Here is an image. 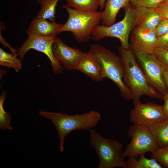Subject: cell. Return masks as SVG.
<instances>
[{
  "mask_svg": "<svg viewBox=\"0 0 168 168\" xmlns=\"http://www.w3.org/2000/svg\"><path fill=\"white\" fill-rule=\"evenodd\" d=\"M52 49L56 59L68 70H75L84 53L78 49L68 46L57 36L53 44Z\"/></svg>",
  "mask_w": 168,
  "mask_h": 168,
  "instance_id": "obj_12",
  "label": "cell"
},
{
  "mask_svg": "<svg viewBox=\"0 0 168 168\" xmlns=\"http://www.w3.org/2000/svg\"><path fill=\"white\" fill-rule=\"evenodd\" d=\"M168 0H130L134 7H144L156 9Z\"/></svg>",
  "mask_w": 168,
  "mask_h": 168,
  "instance_id": "obj_23",
  "label": "cell"
},
{
  "mask_svg": "<svg viewBox=\"0 0 168 168\" xmlns=\"http://www.w3.org/2000/svg\"><path fill=\"white\" fill-rule=\"evenodd\" d=\"M131 122L145 126L164 121L167 118L163 105L152 102L140 103L130 112Z\"/></svg>",
  "mask_w": 168,
  "mask_h": 168,
  "instance_id": "obj_10",
  "label": "cell"
},
{
  "mask_svg": "<svg viewBox=\"0 0 168 168\" xmlns=\"http://www.w3.org/2000/svg\"><path fill=\"white\" fill-rule=\"evenodd\" d=\"M146 127L159 147L168 146V119Z\"/></svg>",
  "mask_w": 168,
  "mask_h": 168,
  "instance_id": "obj_17",
  "label": "cell"
},
{
  "mask_svg": "<svg viewBox=\"0 0 168 168\" xmlns=\"http://www.w3.org/2000/svg\"><path fill=\"white\" fill-rule=\"evenodd\" d=\"M131 138L124 152V157L137 158L159 147L147 127L135 124L130 126L127 132Z\"/></svg>",
  "mask_w": 168,
  "mask_h": 168,
  "instance_id": "obj_7",
  "label": "cell"
},
{
  "mask_svg": "<svg viewBox=\"0 0 168 168\" xmlns=\"http://www.w3.org/2000/svg\"><path fill=\"white\" fill-rule=\"evenodd\" d=\"M75 70L80 71L96 82H99L105 78L100 63L90 50L84 52Z\"/></svg>",
  "mask_w": 168,
  "mask_h": 168,
  "instance_id": "obj_13",
  "label": "cell"
},
{
  "mask_svg": "<svg viewBox=\"0 0 168 168\" xmlns=\"http://www.w3.org/2000/svg\"><path fill=\"white\" fill-rule=\"evenodd\" d=\"M133 12L135 27L154 30L162 19L154 8L134 7Z\"/></svg>",
  "mask_w": 168,
  "mask_h": 168,
  "instance_id": "obj_14",
  "label": "cell"
},
{
  "mask_svg": "<svg viewBox=\"0 0 168 168\" xmlns=\"http://www.w3.org/2000/svg\"><path fill=\"white\" fill-rule=\"evenodd\" d=\"M151 153L150 158L155 160L162 167L168 168V146L159 147Z\"/></svg>",
  "mask_w": 168,
  "mask_h": 168,
  "instance_id": "obj_22",
  "label": "cell"
},
{
  "mask_svg": "<svg viewBox=\"0 0 168 168\" xmlns=\"http://www.w3.org/2000/svg\"><path fill=\"white\" fill-rule=\"evenodd\" d=\"M156 9L162 19L168 20V1L162 4Z\"/></svg>",
  "mask_w": 168,
  "mask_h": 168,
  "instance_id": "obj_27",
  "label": "cell"
},
{
  "mask_svg": "<svg viewBox=\"0 0 168 168\" xmlns=\"http://www.w3.org/2000/svg\"><path fill=\"white\" fill-rule=\"evenodd\" d=\"M163 100L164 101L163 105L165 113L167 119H168V92L163 96Z\"/></svg>",
  "mask_w": 168,
  "mask_h": 168,
  "instance_id": "obj_30",
  "label": "cell"
},
{
  "mask_svg": "<svg viewBox=\"0 0 168 168\" xmlns=\"http://www.w3.org/2000/svg\"><path fill=\"white\" fill-rule=\"evenodd\" d=\"M118 49L124 66L123 81L131 92L134 106L141 102L140 98L143 95L163 100V96L147 82L132 49L121 46Z\"/></svg>",
  "mask_w": 168,
  "mask_h": 168,
  "instance_id": "obj_1",
  "label": "cell"
},
{
  "mask_svg": "<svg viewBox=\"0 0 168 168\" xmlns=\"http://www.w3.org/2000/svg\"><path fill=\"white\" fill-rule=\"evenodd\" d=\"M90 50L100 63L104 78H109L117 85L124 99L127 100H132L131 92L123 81L124 68L120 57L99 44H92Z\"/></svg>",
  "mask_w": 168,
  "mask_h": 168,
  "instance_id": "obj_4",
  "label": "cell"
},
{
  "mask_svg": "<svg viewBox=\"0 0 168 168\" xmlns=\"http://www.w3.org/2000/svg\"><path fill=\"white\" fill-rule=\"evenodd\" d=\"M6 96V92L3 91L0 97V129L3 131L6 129L12 130L13 128L11 126L10 122L12 120V115L10 113L5 111L3 106Z\"/></svg>",
  "mask_w": 168,
  "mask_h": 168,
  "instance_id": "obj_21",
  "label": "cell"
},
{
  "mask_svg": "<svg viewBox=\"0 0 168 168\" xmlns=\"http://www.w3.org/2000/svg\"><path fill=\"white\" fill-rule=\"evenodd\" d=\"M166 71H168V49L156 48L152 54Z\"/></svg>",
  "mask_w": 168,
  "mask_h": 168,
  "instance_id": "obj_24",
  "label": "cell"
},
{
  "mask_svg": "<svg viewBox=\"0 0 168 168\" xmlns=\"http://www.w3.org/2000/svg\"><path fill=\"white\" fill-rule=\"evenodd\" d=\"M158 47L168 49V32L157 37V48Z\"/></svg>",
  "mask_w": 168,
  "mask_h": 168,
  "instance_id": "obj_29",
  "label": "cell"
},
{
  "mask_svg": "<svg viewBox=\"0 0 168 168\" xmlns=\"http://www.w3.org/2000/svg\"><path fill=\"white\" fill-rule=\"evenodd\" d=\"M28 35L27 39L17 50L20 59L22 60L29 50L34 49L44 53L47 56L50 60L54 74H62L63 68L56 59L52 49V45L56 35L45 37Z\"/></svg>",
  "mask_w": 168,
  "mask_h": 168,
  "instance_id": "obj_9",
  "label": "cell"
},
{
  "mask_svg": "<svg viewBox=\"0 0 168 168\" xmlns=\"http://www.w3.org/2000/svg\"><path fill=\"white\" fill-rule=\"evenodd\" d=\"M133 9L130 5L124 9L125 15L123 20L110 26H96L91 33V38L97 41L106 37L116 38L119 40L121 46L128 48L129 35L135 27Z\"/></svg>",
  "mask_w": 168,
  "mask_h": 168,
  "instance_id": "obj_6",
  "label": "cell"
},
{
  "mask_svg": "<svg viewBox=\"0 0 168 168\" xmlns=\"http://www.w3.org/2000/svg\"><path fill=\"white\" fill-rule=\"evenodd\" d=\"M133 51L149 85L163 96L168 92L163 78L164 68L153 54Z\"/></svg>",
  "mask_w": 168,
  "mask_h": 168,
  "instance_id": "obj_8",
  "label": "cell"
},
{
  "mask_svg": "<svg viewBox=\"0 0 168 168\" xmlns=\"http://www.w3.org/2000/svg\"><path fill=\"white\" fill-rule=\"evenodd\" d=\"M154 31L157 37L167 33L168 32V20L162 19L154 29Z\"/></svg>",
  "mask_w": 168,
  "mask_h": 168,
  "instance_id": "obj_26",
  "label": "cell"
},
{
  "mask_svg": "<svg viewBox=\"0 0 168 168\" xmlns=\"http://www.w3.org/2000/svg\"><path fill=\"white\" fill-rule=\"evenodd\" d=\"M63 7L67 10L68 18L58 33L64 31L71 32L79 43L89 40L92 31L101 21L102 12L81 11L65 5H63Z\"/></svg>",
  "mask_w": 168,
  "mask_h": 168,
  "instance_id": "obj_5",
  "label": "cell"
},
{
  "mask_svg": "<svg viewBox=\"0 0 168 168\" xmlns=\"http://www.w3.org/2000/svg\"><path fill=\"white\" fill-rule=\"evenodd\" d=\"M106 0H99L100 7L101 10H103L105 7V3Z\"/></svg>",
  "mask_w": 168,
  "mask_h": 168,
  "instance_id": "obj_32",
  "label": "cell"
},
{
  "mask_svg": "<svg viewBox=\"0 0 168 168\" xmlns=\"http://www.w3.org/2000/svg\"><path fill=\"white\" fill-rule=\"evenodd\" d=\"M17 55L8 53L0 48V65L19 71L22 69L21 60Z\"/></svg>",
  "mask_w": 168,
  "mask_h": 168,
  "instance_id": "obj_20",
  "label": "cell"
},
{
  "mask_svg": "<svg viewBox=\"0 0 168 168\" xmlns=\"http://www.w3.org/2000/svg\"><path fill=\"white\" fill-rule=\"evenodd\" d=\"M59 0H38L41 8L36 16L53 21L55 18L56 7Z\"/></svg>",
  "mask_w": 168,
  "mask_h": 168,
  "instance_id": "obj_19",
  "label": "cell"
},
{
  "mask_svg": "<svg viewBox=\"0 0 168 168\" xmlns=\"http://www.w3.org/2000/svg\"><path fill=\"white\" fill-rule=\"evenodd\" d=\"M157 37L154 29L136 26L132 31L130 37L133 50L144 54H152L157 48Z\"/></svg>",
  "mask_w": 168,
  "mask_h": 168,
  "instance_id": "obj_11",
  "label": "cell"
},
{
  "mask_svg": "<svg viewBox=\"0 0 168 168\" xmlns=\"http://www.w3.org/2000/svg\"><path fill=\"white\" fill-rule=\"evenodd\" d=\"M163 78L166 85L168 88V71H165L163 74Z\"/></svg>",
  "mask_w": 168,
  "mask_h": 168,
  "instance_id": "obj_31",
  "label": "cell"
},
{
  "mask_svg": "<svg viewBox=\"0 0 168 168\" xmlns=\"http://www.w3.org/2000/svg\"><path fill=\"white\" fill-rule=\"evenodd\" d=\"M89 131L90 144L99 158L98 168H127L122 143L103 137L93 128Z\"/></svg>",
  "mask_w": 168,
  "mask_h": 168,
  "instance_id": "obj_3",
  "label": "cell"
},
{
  "mask_svg": "<svg viewBox=\"0 0 168 168\" xmlns=\"http://www.w3.org/2000/svg\"><path fill=\"white\" fill-rule=\"evenodd\" d=\"M63 25L35 17L32 21L26 32L28 35L40 36L55 35Z\"/></svg>",
  "mask_w": 168,
  "mask_h": 168,
  "instance_id": "obj_15",
  "label": "cell"
},
{
  "mask_svg": "<svg viewBox=\"0 0 168 168\" xmlns=\"http://www.w3.org/2000/svg\"><path fill=\"white\" fill-rule=\"evenodd\" d=\"M38 113L41 117L50 119L53 123L58 133L59 149L61 152L64 148V138L70 133L81 130L89 131L96 127L101 119L100 113L94 110L71 115L61 112H45L42 110H39Z\"/></svg>",
  "mask_w": 168,
  "mask_h": 168,
  "instance_id": "obj_2",
  "label": "cell"
},
{
  "mask_svg": "<svg viewBox=\"0 0 168 168\" xmlns=\"http://www.w3.org/2000/svg\"><path fill=\"white\" fill-rule=\"evenodd\" d=\"M66 6L83 12L98 11L99 0H66Z\"/></svg>",
  "mask_w": 168,
  "mask_h": 168,
  "instance_id": "obj_18",
  "label": "cell"
},
{
  "mask_svg": "<svg viewBox=\"0 0 168 168\" xmlns=\"http://www.w3.org/2000/svg\"><path fill=\"white\" fill-rule=\"evenodd\" d=\"M143 155L140 156L138 160L143 168H162V167L155 160L146 158Z\"/></svg>",
  "mask_w": 168,
  "mask_h": 168,
  "instance_id": "obj_25",
  "label": "cell"
},
{
  "mask_svg": "<svg viewBox=\"0 0 168 168\" xmlns=\"http://www.w3.org/2000/svg\"><path fill=\"white\" fill-rule=\"evenodd\" d=\"M130 0H107L102 12L101 21L103 25L110 26L114 24L117 15L121 8L124 9L130 5Z\"/></svg>",
  "mask_w": 168,
  "mask_h": 168,
  "instance_id": "obj_16",
  "label": "cell"
},
{
  "mask_svg": "<svg viewBox=\"0 0 168 168\" xmlns=\"http://www.w3.org/2000/svg\"><path fill=\"white\" fill-rule=\"evenodd\" d=\"M126 162L127 168H143L138 160L132 157H128Z\"/></svg>",
  "mask_w": 168,
  "mask_h": 168,
  "instance_id": "obj_28",
  "label": "cell"
}]
</instances>
